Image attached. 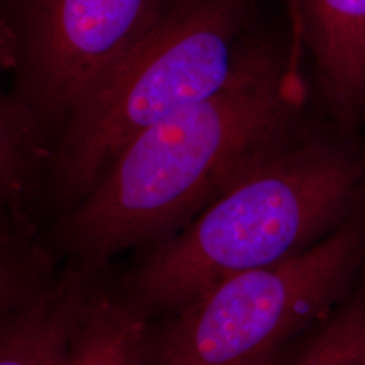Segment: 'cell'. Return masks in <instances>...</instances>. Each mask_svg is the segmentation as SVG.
Instances as JSON below:
<instances>
[{
  "mask_svg": "<svg viewBox=\"0 0 365 365\" xmlns=\"http://www.w3.org/2000/svg\"><path fill=\"white\" fill-rule=\"evenodd\" d=\"M0 235L7 238L27 235L18 227V225L14 221L13 215L1 205V202H0Z\"/></svg>",
  "mask_w": 365,
  "mask_h": 365,
  "instance_id": "cell-13",
  "label": "cell"
},
{
  "mask_svg": "<svg viewBox=\"0 0 365 365\" xmlns=\"http://www.w3.org/2000/svg\"><path fill=\"white\" fill-rule=\"evenodd\" d=\"M242 365H287V351L283 348L265 353Z\"/></svg>",
  "mask_w": 365,
  "mask_h": 365,
  "instance_id": "cell-14",
  "label": "cell"
},
{
  "mask_svg": "<svg viewBox=\"0 0 365 365\" xmlns=\"http://www.w3.org/2000/svg\"><path fill=\"white\" fill-rule=\"evenodd\" d=\"M302 10L327 96L351 115L365 95V0H302Z\"/></svg>",
  "mask_w": 365,
  "mask_h": 365,
  "instance_id": "cell-7",
  "label": "cell"
},
{
  "mask_svg": "<svg viewBox=\"0 0 365 365\" xmlns=\"http://www.w3.org/2000/svg\"><path fill=\"white\" fill-rule=\"evenodd\" d=\"M364 249L349 222L287 260L223 280L148 324L145 365H242L286 348L339 300Z\"/></svg>",
  "mask_w": 365,
  "mask_h": 365,
  "instance_id": "cell-4",
  "label": "cell"
},
{
  "mask_svg": "<svg viewBox=\"0 0 365 365\" xmlns=\"http://www.w3.org/2000/svg\"><path fill=\"white\" fill-rule=\"evenodd\" d=\"M249 15L250 0H165L53 146L39 230L75 207L133 137L223 91L271 52L244 42Z\"/></svg>",
  "mask_w": 365,
  "mask_h": 365,
  "instance_id": "cell-3",
  "label": "cell"
},
{
  "mask_svg": "<svg viewBox=\"0 0 365 365\" xmlns=\"http://www.w3.org/2000/svg\"><path fill=\"white\" fill-rule=\"evenodd\" d=\"M357 170L327 145L283 146L252 164L178 233L120 274L110 292L148 324L223 280L306 250L349 209Z\"/></svg>",
  "mask_w": 365,
  "mask_h": 365,
  "instance_id": "cell-2",
  "label": "cell"
},
{
  "mask_svg": "<svg viewBox=\"0 0 365 365\" xmlns=\"http://www.w3.org/2000/svg\"><path fill=\"white\" fill-rule=\"evenodd\" d=\"M165 0H0L18 39L11 96L52 152L80 103L153 25Z\"/></svg>",
  "mask_w": 365,
  "mask_h": 365,
  "instance_id": "cell-5",
  "label": "cell"
},
{
  "mask_svg": "<svg viewBox=\"0 0 365 365\" xmlns=\"http://www.w3.org/2000/svg\"><path fill=\"white\" fill-rule=\"evenodd\" d=\"M103 276L61 264L48 287L0 321V365H58Z\"/></svg>",
  "mask_w": 365,
  "mask_h": 365,
  "instance_id": "cell-6",
  "label": "cell"
},
{
  "mask_svg": "<svg viewBox=\"0 0 365 365\" xmlns=\"http://www.w3.org/2000/svg\"><path fill=\"white\" fill-rule=\"evenodd\" d=\"M51 152L10 95L0 92V202L27 235H38Z\"/></svg>",
  "mask_w": 365,
  "mask_h": 365,
  "instance_id": "cell-8",
  "label": "cell"
},
{
  "mask_svg": "<svg viewBox=\"0 0 365 365\" xmlns=\"http://www.w3.org/2000/svg\"><path fill=\"white\" fill-rule=\"evenodd\" d=\"M18 64V39L14 29L0 9V76L14 72Z\"/></svg>",
  "mask_w": 365,
  "mask_h": 365,
  "instance_id": "cell-12",
  "label": "cell"
},
{
  "mask_svg": "<svg viewBox=\"0 0 365 365\" xmlns=\"http://www.w3.org/2000/svg\"><path fill=\"white\" fill-rule=\"evenodd\" d=\"M58 269L38 235L19 237L0 249V321L48 287Z\"/></svg>",
  "mask_w": 365,
  "mask_h": 365,
  "instance_id": "cell-10",
  "label": "cell"
},
{
  "mask_svg": "<svg viewBox=\"0 0 365 365\" xmlns=\"http://www.w3.org/2000/svg\"><path fill=\"white\" fill-rule=\"evenodd\" d=\"M108 274L80 314L58 365H145L148 322L114 298Z\"/></svg>",
  "mask_w": 365,
  "mask_h": 365,
  "instance_id": "cell-9",
  "label": "cell"
},
{
  "mask_svg": "<svg viewBox=\"0 0 365 365\" xmlns=\"http://www.w3.org/2000/svg\"><path fill=\"white\" fill-rule=\"evenodd\" d=\"M19 237H30V235H19ZM19 237H14V238H7V237H3V235H0V249L4 248L7 244H10L11 241L14 240H16V238H19Z\"/></svg>",
  "mask_w": 365,
  "mask_h": 365,
  "instance_id": "cell-15",
  "label": "cell"
},
{
  "mask_svg": "<svg viewBox=\"0 0 365 365\" xmlns=\"http://www.w3.org/2000/svg\"><path fill=\"white\" fill-rule=\"evenodd\" d=\"M303 103L297 72L269 52L223 91L138 133L75 207L39 230L61 264L105 274L118 255L178 233L280 146Z\"/></svg>",
  "mask_w": 365,
  "mask_h": 365,
  "instance_id": "cell-1",
  "label": "cell"
},
{
  "mask_svg": "<svg viewBox=\"0 0 365 365\" xmlns=\"http://www.w3.org/2000/svg\"><path fill=\"white\" fill-rule=\"evenodd\" d=\"M292 365H365V297L341 307Z\"/></svg>",
  "mask_w": 365,
  "mask_h": 365,
  "instance_id": "cell-11",
  "label": "cell"
}]
</instances>
